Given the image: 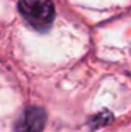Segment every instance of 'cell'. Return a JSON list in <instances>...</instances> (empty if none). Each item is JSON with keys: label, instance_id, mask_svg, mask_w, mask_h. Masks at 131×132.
Returning <instances> with one entry per match:
<instances>
[{"label": "cell", "instance_id": "6da1fadb", "mask_svg": "<svg viewBox=\"0 0 131 132\" xmlns=\"http://www.w3.org/2000/svg\"><path fill=\"white\" fill-rule=\"evenodd\" d=\"M18 10L26 21L38 31L48 30L55 18L52 0H18Z\"/></svg>", "mask_w": 131, "mask_h": 132}, {"label": "cell", "instance_id": "7a4b0ae2", "mask_svg": "<svg viewBox=\"0 0 131 132\" xmlns=\"http://www.w3.org/2000/svg\"><path fill=\"white\" fill-rule=\"evenodd\" d=\"M47 112L41 107H28L16 122V132H41L45 127Z\"/></svg>", "mask_w": 131, "mask_h": 132}, {"label": "cell", "instance_id": "3957f363", "mask_svg": "<svg viewBox=\"0 0 131 132\" xmlns=\"http://www.w3.org/2000/svg\"><path fill=\"white\" fill-rule=\"evenodd\" d=\"M111 119H113V115H111L110 112L109 111H102V112H99L97 115H95V117L92 118L90 124H92L93 129H96V128H99V127H104V125H107Z\"/></svg>", "mask_w": 131, "mask_h": 132}]
</instances>
